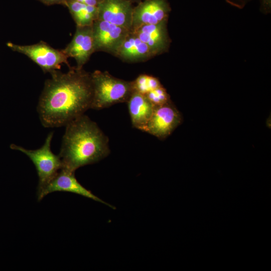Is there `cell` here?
Segmentation results:
<instances>
[{"mask_svg":"<svg viewBox=\"0 0 271 271\" xmlns=\"http://www.w3.org/2000/svg\"><path fill=\"white\" fill-rule=\"evenodd\" d=\"M51 74L39 98L37 111L45 127L65 126L90 108L93 95L91 73L70 67Z\"/></svg>","mask_w":271,"mask_h":271,"instance_id":"obj_1","label":"cell"},{"mask_svg":"<svg viewBox=\"0 0 271 271\" xmlns=\"http://www.w3.org/2000/svg\"><path fill=\"white\" fill-rule=\"evenodd\" d=\"M59 154L62 168L70 171L98 162L110 153L108 139L84 114L65 125Z\"/></svg>","mask_w":271,"mask_h":271,"instance_id":"obj_2","label":"cell"},{"mask_svg":"<svg viewBox=\"0 0 271 271\" xmlns=\"http://www.w3.org/2000/svg\"><path fill=\"white\" fill-rule=\"evenodd\" d=\"M91 74L93 95L90 108L99 110L127 102L134 91L132 81L115 77L107 71L95 70Z\"/></svg>","mask_w":271,"mask_h":271,"instance_id":"obj_3","label":"cell"},{"mask_svg":"<svg viewBox=\"0 0 271 271\" xmlns=\"http://www.w3.org/2000/svg\"><path fill=\"white\" fill-rule=\"evenodd\" d=\"M53 134V131L49 132L43 145L36 150H28L14 144L10 145L11 149L27 156L35 165L38 176L37 194L47 186L63 167L59 155L54 154L51 149Z\"/></svg>","mask_w":271,"mask_h":271,"instance_id":"obj_4","label":"cell"},{"mask_svg":"<svg viewBox=\"0 0 271 271\" xmlns=\"http://www.w3.org/2000/svg\"><path fill=\"white\" fill-rule=\"evenodd\" d=\"M12 50L27 56L36 63L44 72L52 73L59 70L62 64L70 67L68 58L63 50L53 48L41 41L32 45H19L11 42L7 44Z\"/></svg>","mask_w":271,"mask_h":271,"instance_id":"obj_5","label":"cell"},{"mask_svg":"<svg viewBox=\"0 0 271 271\" xmlns=\"http://www.w3.org/2000/svg\"><path fill=\"white\" fill-rule=\"evenodd\" d=\"M182 120L181 113L171 101L163 105L155 106L144 131L163 140L169 136Z\"/></svg>","mask_w":271,"mask_h":271,"instance_id":"obj_6","label":"cell"},{"mask_svg":"<svg viewBox=\"0 0 271 271\" xmlns=\"http://www.w3.org/2000/svg\"><path fill=\"white\" fill-rule=\"evenodd\" d=\"M92 30L95 52H104L114 56L130 31L99 19L93 22Z\"/></svg>","mask_w":271,"mask_h":271,"instance_id":"obj_7","label":"cell"},{"mask_svg":"<svg viewBox=\"0 0 271 271\" xmlns=\"http://www.w3.org/2000/svg\"><path fill=\"white\" fill-rule=\"evenodd\" d=\"M57 191L68 192L80 195L115 209L114 207L105 202L83 187L76 179L75 172L64 168H62L47 186L39 193L37 194L38 200L40 201L48 194Z\"/></svg>","mask_w":271,"mask_h":271,"instance_id":"obj_8","label":"cell"},{"mask_svg":"<svg viewBox=\"0 0 271 271\" xmlns=\"http://www.w3.org/2000/svg\"><path fill=\"white\" fill-rule=\"evenodd\" d=\"M171 8L167 0H144L133 7L131 31L146 25L168 20Z\"/></svg>","mask_w":271,"mask_h":271,"instance_id":"obj_9","label":"cell"},{"mask_svg":"<svg viewBox=\"0 0 271 271\" xmlns=\"http://www.w3.org/2000/svg\"><path fill=\"white\" fill-rule=\"evenodd\" d=\"M62 50L68 58L75 60L77 68H83L91 55L95 52L92 25L76 26L72 40Z\"/></svg>","mask_w":271,"mask_h":271,"instance_id":"obj_10","label":"cell"},{"mask_svg":"<svg viewBox=\"0 0 271 271\" xmlns=\"http://www.w3.org/2000/svg\"><path fill=\"white\" fill-rule=\"evenodd\" d=\"M133 7L128 0H103L97 7V19L131 31Z\"/></svg>","mask_w":271,"mask_h":271,"instance_id":"obj_11","label":"cell"},{"mask_svg":"<svg viewBox=\"0 0 271 271\" xmlns=\"http://www.w3.org/2000/svg\"><path fill=\"white\" fill-rule=\"evenodd\" d=\"M168 21L143 25L131 31L149 47L154 56L169 50L171 40L167 29Z\"/></svg>","mask_w":271,"mask_h":271,"instance_id":"obj_12","label":"cell"},{"mask_svg":"<svg viewBox=\"0 0 271 271\" xmlns=\"http://www.w3.org/2000/svg\"><path fill=\"white\" fill-rule=\"evenodd\" d=\"M114 56L128 63L145 62L155 57L149 47L131 31L123 41Z\"/></svg>","mask_w":271,"mask_h":271,"instance_id":"obj_13","label":"cell"},{"mask_svg":"<svg viewBox=\"0 0 271 271\" xmlns=\"http://www.w3.org/2000/svg\"><path fill=\"white\" fill-rule=\"evenodd\" d=\"M127 103L132 126L144 131L153 114L155 106L145 94L135 90Z\"/></svg>","mask_w":271,"mask_h":271,"instance_id":"obj_14","label":"cell"},{"mask_svg":"<svg viewBox=\"0 0 271 271\" xmlns=\"http://www.w3.org/2000/svg\"><path fill=\"white\" fill-rule=\"evenodd\" d=\"M75 21L76 26H91L97 19V7L87 6L69 0L65 5Z\"/></svg>","mask_w":271,"mask_h":271,"instance_id":"obj_15","label":"cell"},{"mask_svg":"<svg viewBox=\"0 0 271 271\" xmlns=\"http://www.w3.org/2000/svg\"><path fill=\"white\" fill-rule=\"evenodd\" d=\"M145 95L154 106L163 105L171 101L170 95L163 86L152 90Z\"/></svg>","mask_w":271,"mask_h":271,"instance_id":"obj_16","label":"cell"},{"mask_svg":"<svg viewBox=\"0 0 271 271\" xmlns=\"http://www.w3.org/2000/svg\"><path fill=\"white\" fill-rule=\"evenodd\" d=\"M148 76L147 74H141L132 81L134 90L146 94L150 92L148 86Z\"/></svg>","mask_w":271,"mask_h":271,"instance_id":"obj_17","label":"cell"},{"mask_svg":"<svg viewBox=\"0 0 271 271\" xmlns=\"http://www.w3.org/2000/svg\"><path fill=\"white\" fill-rule=\"evenodd\" d=\"M226 2L232 6L242 9L250 0H225Z\"/></svg>","mask_w":271,"mask_h":271,"instance_id":"obj_18","label":"cell"},{"mask_svg":"<svg viewBox=\"0 0 271 271\" xmlns=\"http://www.w3.org/2000/svg\"><path fill=\"white\" fill-rule=\"evenodd\" d=\"M69 1V0H68ZM76 1L87 6L98 7L103 0H71Z\"/></svg>","mask_w":271,"mask_h":271,"instance_id":"obj_19","label":"cell"},{"mask_svg":"<svg viewBox=\"0 0 271 271\" xmlns=\"http://www.w3.org/2000/svg\"><path fill=\"white\" fill-rule=\"evenodd\" d=\"M261 9L264 13H268L270 10V0H261Z\"/></svg>","mask_w":271,"mask_h":271,"instance_id":"obj_20","label":"cell"},{"mask_svg":"<svg viewBox=\"0 0 271 271\" xmlns=\"http://www.w3.org/2000/svg\"><path fill=\"white\" fill-rule=\"evenodd\" d=\"M43 3L47 5H52L55 4H61L66 5L68 0H39Z\"/></svg>","mask_w":271,"mask_h":271,"instance_id":"obj_21","label":"cell"},{"mask_svg":"<svg viewBox=\"0 0 271 271\" xmlns=\"http://www.w3.org/2000/svg\"><path fill=\"white\" fill-rule=\"evenodd\" d=\"M128 1L130 2L132 4L134 3L138 4L144 0H128Z\"/></svg>","mask_w":271,"mask_h":271,"instance_id":"obj_22","label":"cell"}]
</instances>
